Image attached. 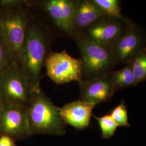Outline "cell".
Returning a JSON list of instances; mask_svg holds the SVG:
<instances>
[{
  "label": "cell",
  "instance_id": "44dd1931",
  "mask_svg": "<svg viewBox=\"0 0 146 146\" xmlns=\"http://www.w3.org/2000/svg\"><path fill=\"white\" fill-rule=\"evenodd\" d=\"M0 146H16L15 141L6 135L0 136Z\"/></svg>",
  "mask_w": 146,
  "mask_h": 146
},
{
  "label": "cell",
  "instance_id": "ba28073f",
  "mask_svg": "<svg viewBox=\"0 0 146 146\" xmlns=\"http://www.w3.org/2000/svg\"><path fill=\"white\" fill-rule=\"evenodd\" d=\"M6 135L15 141L22 140L31 135L27 108L5 106L0 112V136Z\"/></svg>",
  "mask_w": 146,
  "mask_h": 146
},
{
  "label": "cell",
  "instance_id": "e0dca14e",
  "mask_svg": "<svg viewBox=\"0 0 146 146\" xmlns=\"http://www.w3.org/2000/svg\"><path fill=\"white\" fill-rule=\"evenodd\" d=\"M94 117L99 124L102 138L107 139L114 136L118 125L110 114L101 116H94Z\"/></svg>",
  "mask_w": 146,
  "mask_h": 146
},
{
  "label": "cell",
  "instance_id": "277c9868",
  "mask_svg": "<svg viewBox=\"0 0 146 146\" xmlns=\"http://www.w3.org/2000/svg\"><path fill=\"white\" fill-rule=\"evenodd\" d=\"M74 38L82 64L81 80L107 76L113 71L116 64L111 46L94 42L81 35Z\"/></svg>",
  "mask_w": 146,
  "mask_h": 146
},
{
  "label": "cell",
  "instance_id": "2e32d148",
  "mask_svg": "<svg viewBox=\"0 0 146 146\" xmlns=\"http://www.w3.org/2000/svg\"><path fill=\"white\" fill-rule=\"evenodd\" d=\"M106 16L125 21L126 19L121 13L120 1L118 0H93Z\"/></svg>",
  "mask_w": 146,
  "mask_h": 146
},
{
  "label": "cell",
  "instance_id": "7402d4cb",
  "mask_svg": "<svg viewBox=\"0 0 146 146\" xmlns=\"http://www.w3.org/2000/svg\"><path fill=\"white\" fill-rule=\"evenodd\" d=\"M4 106H5V104H4V103H3V100H2V96H1V95L0 94V112L1 111V110H2V109L3 108Z\"/></svg>",
  "mask_w": 146,
  "mask_h": 146
},
{
  "label": "cell",
  "instance_id": "d6986e66",
  "mask_svg": "<svg viewBox=\"0 0 146 146\" xmlns=\"http://www.w3.org/2000/svg\"><path fill=\"white\" fill-rule=\"evenodd\" d=\"M15 62L0 41V77Z\"/></svg>",
  "mask_w": 146,
  "mask_h": 146
},
{
  "label": "cell",
  "instance_id": "ac0fdd59",
  "mask_svg": "<svg viewBox=\"0 0 146 146\" xmlns=\"http://www.w3.org/2000/svg\"><path fill=\"white\" fill-rule=\"evenodd\" d=\"M110 114L118 127H129L131 126L128 121V111L124 101H122L115 107Z\"/></svg>",
  "mask_w": 146,
  "mask_h": 146
},
{
  "label": "cell",
  "instance_id": "3957f363",
  "mask_svg": "<svg viewBox=\"0 0 146 146\" xmlns=\"http://www.w3.org/2000/svg\"><path fill=\"white\" fill-rule=\"evenodd\" d=\"M25 5L0 8V41L18 64L31 19Z\"/></svg>",
  "mask_w": 146,
  "mask_h": 146
},
{
  "label": "cell",
  "instance_id": "ffe728a7",
  "mask_svg": "<svg viewBox=\"0 0 146 146\" xmlns=\"http://www.w3.org/2000/svg\"><path fill=\"white\" fill-rule=\"evenodd\" d=\"M25 1L21 0H0V8H13L26 4Z\"/></svg>",
  "mask_w": 146,
  "mask_h": 146
},
{
  "label": "cell",
  "instance_id": "5b68a950",
  "mask_svg": "<svg viewBox=\"0 0 146 146\" xmlns=\"http://www.w3.org/2000/svg\"><path fill=\"white\" fill-rule=\"evenodd\" d=\"M33 91L16 62L0 77V94L5 106L27 108Z\"/></svg>",
  "mask_w": 146,
  "mask_h": 146
},
{
  "label": "cell",
  "instance_id": "6da1fadb",
  "mask_svg": "<svg viewBox=\"0 0 146 146\" xmlns=\"http://www.w3.org/2000/svg\"><path fill=\"white\" fill-rule=\"evenodd\" d=\"M48 46L49 40L46 31L31 17L19 66L34 91L41 90V73L48 54Z\"/></svg>",
  "mask_w": 146,
  "mask_h": 146
},
{
  "label": "cell",
  "instance_id": "7a4b0ae2",
  "mask_svg": "<svg viewBox=\"0 0 146 146\" xmlns=\"http://www.w3.org/2000/svg\"><path fill=\"white\" fill-rule=\"evenodd\" d=\"M27 114L31 135H63L66 124L60 115L59 108L42 90L33 91Z\"/></svg>",
  "mask_w": 146,
  "mask_h": 146
},
{
  "label": "cell",
  "instance_id": "8fae6325",
  "mask_svg": "<svg viewBox=\"0 0 146 146\" xmlns=\"http://www.w3.org/2000/svg\"><path fill=\"white\" fill-rule=\"evenodd\" d=\"M81 100L93 104L109 101L116 92L110 74L78 82Z\"/></svg>",
  "mask_w": 146,
  "mask_h": 146
},
{
  "label": "cell",
  "instance_id": "52a82bcc",
  "mask_svg": "<svg viewBox=\"0 0 146 146\" xmlns=\"http://www.w3.org/2000/svg\"><path fill=\"white\" fill-rule=\"evenodd\" d=\"M146 47V38L141 29L129 21L125 33L111 46L116 65L131 62Z\"/></svg>",
  "mask_w": 146,
  "mask_h": 146
},
{
  "label": "cell",
  "instance_id": "9c48e42d",
  "mask_svg": "<svg viewBox=\"0 0 146 146\" xmlns=\"http://www.w3.org/2000/svg\"><path fill=\"white\" fill-rule=\"evenodd\" d=\"M128 22L129 20L127 19L123 21L105 16L95 22L78 35L94 42L111 46L125 33Z\"/></svg>",
  "mask_w": 146,
  "mask_h": 146
},
{
  "label": "cell",
  "instance_id": "7c38bea8",
  "mask_svg": "<svg viewBox=\"0 0 146 146\" xmlns=\"http://www.w3.org/2000/svg\"><path fill=\"white\" fill-rule=\"evenodd\" d=\"M96 106L82 100L74 101L59 108L60 115L66 125L83 129L89 125L93 110Z\"/></svg>",
  "mask_w": 146,
  "mask_h": 146
},
{
  "label": "cell",
  "instance_id": "9a60e30c",
  "mask_svg": "<svg viewBox=\"0 0 146 146\" xmlns=\"http://www.w3.org/2000/svg\"><path fill=\"white\" fill-rule=\"evenodd\" d=\"M135 78L136 85L146 80V47L129 63Z\"/></svg>",
  "mask_w": 146,
  "mask_h": 146
},
{
  "label": "cell",
  "instance_id": "5bb4252c",
  "mask_svg": "<svg viewBox=\"0 0 146 146\" xmlns=\"http://www.w3.org/2000/svg\"><path fill=\"white\" fill-rule=\"evenodd\" d=\"M116 92L122 89L135 86V78L129 63L119 70L113 71L110 74Z\"/></svg>",
  "mask_w": 146,
  "mask_h": 146
},
{
  "label": "cell",
  "instance_id": "8992f818",
  "mask_svg": "<svg viewBox=\"0 0 146 146\" xmlns=\"http://www.w3.org/2000/svg\"><path fill=\"white\" fill-rule=\"evenodd\" d=\"M44 66L48 76L56 84L81 81L82 64L80 58H73L66 50L48 53Z\"/></svg>",
  "mask_w": 146,
  "mask_h": 146
},
{
  "label": "cell",
  "instance_id": "4fadbf2b",
  "mask_svg": "<svg viewBox=\"0 0 146 146\" xmlns=\"http://www.w3.org/2000/svg\"><path fill=\"white\" fill-rule=\"evenodd\" d=\"M106 16L93 0L75 1L73 37H75L100 19Z\"/></svg>",
  "mask_w": 146,
  "mask_h": 146
},
{
  "label": "cell",
  "instance_id": "30bf717a",
  "mask_svg": "<svg viewBox=\"0 0 146 146\" xmlns=\"http://www.w3.org/2000/svg\"><path fill=\"white\" fill-rule=\"evenodd\" d=\"M41 6L54 25L63 33L73 37L75 1L46 0Z\"/></svg>",
  "mask_w": 146,
  "mask_h": 146
}]
</instances>
